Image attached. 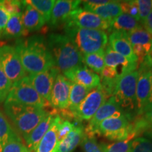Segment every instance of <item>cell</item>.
<instances>
[{"label": "cell", "mask_w": 152, "mask_h": 152, "mask_svg": "<svg viewBox=\"0 0 152 152\" xmlns=\"http://www.w3.org/2000/svg\"><path fill=\"white\" fill-rule=\"evenodd\" d=\"M132 123V133L136 137L142 133L152 130V106L143 114L137 115Z\"/></svg>", "instance_id": "cell-28"}, {"label": "cell", "mask_w": 152, "mask_h": 152, "mask_svg": "<svg viewBox=\"0 0 152 152\" xmlns=\"http://www.w3.org/2000/svg\"><path fill=\"white\" fill-rule=\"evenodd\" d=\"M64 26H76L87 29L109 31L110 23L94 13L78 7L70 14Z\"/></svg>", "instance_id": "cell-10"}, {"label": "cell", "mask_w": 152, "mask_h": 152, "mask_svg": "<svg viewBox=\"0 0 152 152\" xmlns=\"http://www.w3.org/2000/svg\"><path fill=\"white\" fill-rule=\"evenodd\" d=\"M151 86H152V73H151Z\"/></svg>", "instance_id": "cell-44"}, {"label": "cell", "mask_w": 152, "mask_h": 152, "mask_svg": "<svg viewBox=\"0 0 152 152\" xmlns=\"http://www.w3.org/2000/svg\"><path fill=\"white\" fill-rule=\"evenodd\" d=\"M81 147L85 152H104L95 137H89L85 134L81 142Z\"/></svg>", "instance_id": "cell-36"}, {"label": "cell", "mask_w": 152, "mask_h": 152, "mask_svg": "<svg viewBox=\"0 0 152 152\" xmlns=\"http://www.w3.org/2000/svg\"><path fill=\"white\" fill-rule=\"evenodd\" d=\"M129 152H152V142L144 137L134 139Z\"/></svg>", "instance_id": "cell-33"}, {"label": "cell", "mask_w": 152, "mask_h": 152, "mask_svg": "<svg viewBox=\"0 0 152 152\" xmlns=\"http://www.w3.org/2000/svg\"><path fill=\"white\" fill-rule=\"evenodd\" d=\"M23 1L24 8L22 11V21L25 29L28 33L41 29L46 23L45 18L33 7Z\"/></svg>", "instance_id": "cell-21"}, {"label": "cell", "mask_w": 152, "mask_h": 152, "mask_svg": "<svg viewBox=\"0 0 152 152\" xmlns=\"http://www.w3.org/2000/svg\"><path fill=\"white\" fill-rule=\"evenodd\" d=\"M55 1L54 0H28L24 2L36 9L43 16L45 21L49 23Z\"/></svg>", "instance_id": "cell-30"}, {"label": "cell", "mask_w": 152, "mask_h": 152, "mask_svg": "<svg viewBox=\"0 0 152 152\" xmlns=\"http://www.w3.org/2000/svg\"><path fill=\"white\" fill-rule=\"evenodd\" d=\"M1 152H30L28 148L19 137H16L10 140L8 143L5 145Z\"/></svg>", "instance_id": "cell-35"}, {"label": "cell", "mask_w": 152, "mask_h": 152, "mask_svg": "<svg viewBox=\"0 0 152 152\" xmlns=\"http://www.w3.org/2000/svg\"><path fill=\"white\" fill-rule=\"evenodd\" d=\"M139 10L140 22L142 23L152 11L151 0H136Z\"/></svg>", "instance_id": "cell-38"}, {"label": "cell", "mask_w": 152, "mask_h": 152, "mask_svg": "<svg viewBox=\"0 0 152 152\" xmlns=\"http://www.w3.org/2000/svg\"><path fill=\"white\" fill-rule=\"evenodd\" d=\"M14 47L26 73H38L55 66L47 41L42 36L35 35L20 39Z\"/></svg>", "instance_id": "cell-1"}, {"label": "cell", "mask_w": 152, "mask_h": 152, "mask_svg": "<svg viewBox=\"0 0 152 152\" xmlns=\"http://www.w3.org/2000/svg\"><path fill=\"white\" fill-rule=\"evenodd\" d=\"M60 73L56 66L49 68L46 71L35 74H29L28 76L34 89L41 97L50 104L51 93L56 76Z\"/></svg>", "instance_id": "cell-13"}, {"label": "cell", "mask_w": 152, "mask_h": 152, "mask_svg": "<svg viewBox=\"0 0 152 152\" xmlns=\"http://www.w3.org/2000/svg\"><path fill=\"white\" fill-rule=\"evenodd\" d=\"M18 136L8 120L0 111V152L2 151L4 147L10 140Z\"/></svg>", "instance_id": "cell-29"}, {"label": "cell", "mask_w": 152, "mask_h": 152, "mask_svg": "<svg viewBox=\"0 0 152 152\" xmlns=\"http://www.w3.org/2000/svg\"><path fill=\"white\" fill-rule=\"evenodd\" d=\"M82 3L78 0H58L55 1L52 9L49 23L52 26H58L65 24L70 14L77 9Z\"/></svg>", "instance_id": "cell-18"}, {"label": "cell", "mask_w": 152, "mask_h": 152, "mask_svg": "<svg viewBox=\"0 0 152 152\" xmlns=\"http://www.w3.org/2000/svg\"><path fill=\"white\" fill-rule=\"evenodd\" d=\"M92 90L87 88L83 85L77 84V83H72L69 96L68 109L73 114V115H75V111H77L80 104H81V102L84 100V99L86 97L88 93ZM74 117H75V115H74Z\"/></svg>", "instance_id": "cell-27"}, {"label": "cell", "mask_w": 152, "mask_h": 152, "mask_svg": "<svg viewBox=\"0 0 152 152\" xmlns=\"http://www.w3.org/2000/svg\"><path fill=\"white\" fill-rule=\"evenodd\" d=\"M85 130L80 124H75V128L58 144L56 152H73L81 143Z\"/></svg>", "instance_id": "cell-23"}, {"label": "cell", "mask_w": 152, "mask_h": 152, "mask_svg": "<svg viewBox=\"0 0 152 152\" xmlns=\"http://www.w3.org/2000/svg\"><path fill=\"white\" fill-rule=\"evenodd\" d=\"M107 99V96L100 85L92 89L75 111V119L79 121L90 120Z\"/></svg>", "instance_id": "cell-11"}, {"label": "cell", "mask_w": 152, "mask_h": 152, "mask_svg": "<svg viewBox=\"0 0 152 152\" xmlns=\"http://www.w3.org/2000/svg\"><path fill=\"white\" fill-rule=\"evenodd\" d=\"M0 65L12 84L27 76L14 47L0 45Z\"/></svg>", "instance_id": "cell-9"}, {"label": "cell", "mask_w": 152, "mask_h": 152, "mask_svg": "<svg viewBox=\"0 0 152 152\" xmlns=\"http://www.w3.org/2000/svg\"><path fill=\"white\" fill-rule=\"evenodd\" d=\"M72 82L62 73H58L55 80L51 93L50 104L55 109H68Z\"/></svg>", "instance_id": "cell-14"}, {"label": "cell", "mask_w": 152, "mask_h": 152, "mask_svg": "<svg viewBox=\"0 0 152 152\" xmlns=\"http://www.w3.org/2000/svg\"><path fill=\"white\" fill-rule=\"evenodd\" d=\"M11 86H12V83L6 75L0 65V104L5 102Z\"/></svg>", "instance_id": "cell-34"}, {"label": "cell", "mask_w": 152, "mask_h": 152, "mask_svg": "<svg viewBox=\"0 0 152 152\" xmlns=\"http://www.w3.org/2000/svg\"><path fill=\"white\" fill-rule=\"evenodd\" d=\"M2 4L4 9L11 16L16 14L22 13L24 8V4L23 1L4 0V1H2Z\"/></svg>", "instance_id": "cell-39"}, {"label": "cell", "mask_w": 152, "mask_h": 152, "mask_svg": "<svg viewBox=\"0 0 152 152\" xmlns=\"http://www.w3.org/2000/svg\"><path fill=\"white\" fill-rule=\"evenodd\" d=\"M56 114H58V113L56 109L49 112L48 115L37 125V127L32 130L26 137L24 138L26 147L28 148L30 152L35 151L42 139L43 138V137L50 128L51 125L52 124Z\"/></svg>", "instance_id": "cell-19"}, {"label": "cell", "mask_w": 152, "mask_h": 152, "mask_svg": "<svg viewBox=\"0 0 152 152\" xmlns=\"http://www.w3.org/2000/svg\"><path fill=\"white\" fill-rule=\"evenodd\" d=\"M4 109L23 138L26 137L49 113L46 109L7 102H4Z\"/></svg>", "instance_id": "cell-3"}, {"label": "cell", "mask_w": 152, "mask_h": 152, "mask_svg": "<svg viewBox=\"0 0 152 152\" xmlns=\"http://www.w3.org/2000/svg\"><path fill=\"white\" fill-rule=\"evenodd\" d=\"M5 102L42 109H47V106H51L34 89L28 76L12 84Z\"/></svg>", "instance_id": "cell-6"}, {"label": "cell", "mask_w": 152, "mask_h": 152, "mask_svg": "<svg viewBox=\"0 0 152 152\" xmlns=\"http://www.w3.org/2000/svg\"><path fill=\"white\" fill-rule=\"evenodd\" d=\"M83 63L90 67L93 72L102 73L105 67L104 63V52L93 53L86 55H83Z\"/></svg>", "instance_id": "cell-31"}, {"label": "cell", "mask_w": 152, "mask_h": 152, "mask_svg": "<svg viewBox=\"0 0 152 152\" xmlns=\"http://www.w3.org/2000/svg\"><path fill=\"white\" fill-rule=\"evenodd\" d=\"M139 77L138 70L128 72L117 81L113 95L121 109H134L135 108L136 87Z\"/></svg>", "instance_id": "cell-8"}, {"label": "cell", "mask_w": 152, "mask_h": 152, "mask_svg": "<svg viewBox=\"0 0 152 152\" xmlns=\"http://www.w3.org/2000/svg\"><path fill=\"white\" fill-rule=\"evenodd\" d=\"M132 133V123L127 113L104 120L97 128V136H104L111 141H123Z\"/></svg>", "instance_id": "cell-7"}, {"label": "cell", "mask_w": 152, "mask_h": 152, "mask_svg": "<svg viewBox=\"0 0 152 152\" xmlns=\"http://www.w3.org/2000/svg\"><path fill=\"white\" fill-rule=\"evenodd\" d=\"M125 113L119 104L117 103L113 96L106 101L93 117L90 120L85 129V134L89 137H95L97 136V128L101 122L108 118L119 115Z\"/></svg>", "instance_id": "cell-12"}, {"label": "cell", "mask_w": 152, "mask_h": 152, "mask_svg": "<svg viewBox=\"0 0 152 152\" xmlns=\"http://www.w3.org/2000/svg\"><path fill=\"white\" fill-rule=\"evenodd\" d=\"M140 26V25L137 19L130 16V15L122 13L110 22L109 32L120 31L127 33L135 29Z\"/></svg>", "instance_id": "cell-25"}, {"label": "cell", "mask_w": 152, "mask_h": 152, "mask_svg": "<svg viewBox=\"0 0 152 152\" xmlns=\"http://www.w3.org/2000/svg\"><path fill=\"white\" fill-rule=\"evenodd\" d=\"M108 41L111 48L124 56L127 60L132 64H137V58L134 55L132 47L129 42L126 33L120 31H113L110 34Z\"/></svg>", "instance_id": "cell-15"}, {"label": "cell", "mask_w": 152, "mask_h": 152, "mask_svg": "<svg viewBox=\"0 0 152 152\" xmlns=\"http://www.w3.org/2000/svg\"><path fill=\"white\" fill-rule=\"evenodd\" d=\"M150 55H151V63H152V50H151V52H150Z\"/></svg>", "instance_id": "cell-43"}, {"label": "cell", "mask_w": 152, "mask_h": 152, "mask_svg": "<svg viewBox=\"0 0 152 152\" xmlns=\"http://www.w3.org/2000/svg\"><path fill=\"white\" fill-rule=\"evenodd\" d=\"M151 133H152V130H151Z\"/></svg>", "instance_id": "cell-47"}, {"label": "cell", "mask_w": 152, "mask_h": 152, "mask_svg": "<svg viewBox=\"0 0 152 152\" xmlns=\"http://www.w3.org/2000/svg\"><path fill=\"white\" fill-rule=\"evenodd\" d=\"M83 9L98 15L109 23L123 13L120 1H110L109 3L103 5L83 7Z\"/></svg>", "instance_id": "cell-22"}, {"label": "cell", "mask_w": 152, "mask_h": 152, "mask_svg": "<svg viewBox=\"0 0 152 152\" xmlns=\"http://www.w3.org/2000/svg\"><path fill=\"white\" fill-rule=\"evenodd\" d=\"M151 50H152V45H151Z\"/></svg>", "instance_id": "cell-45"}, {"label": "cell", "mask_w": 152, "mask_h": 152, "mask_svg": "<svg viewBox=\"0 0 152 152\" xmlns=\"http://www.w3.org/2000/svg\"><path fill=\"white\" fill-rule=\"evenodd\" d=\"M139 77L136 87L137 115L143 114L152 106V63L150 54L138 66Z\"/></svg>", "instance_id": "cell-5"}, {"label": "cell", "mask_w": 152, "mask_h": 152, "mask_svg": "<svg viewBox=\"0 0 152 152\" xmlns=\"http://www.w3.org/2000/svg\"><path fill=\"white\" fill-rule=\"evenodd\" d=\"M28 32L25 29L22 21V13L11 15L4 30L1 34V37L9 39L26 37Z\"/></svg>", "instance_id": "cell-24"}, {"label": "cell", "mask_w": 152, "mask_h": 152, "mask_svg": "<svg viewBox=\"0 0 152 152\" xmlns=\"http://www.w3.org/2000/svg\"><path fill=\"white\" fill-rule=\"evenodd\" d=\"M121 9L123 14L130 15L140 22L138 7L135 1H120Z\"/></svg>", "instance_id": "cell-37"}, {"label": "cell", "mask_w": 152, "mask_h": 152, "mask_svg": "<svg viewBox=\"0 0 152 152\" xmlns=\"http://www.w3.org/2000/svg\"><path fill=\"white\" fill-rule=\"evenodd\" d=\"M104 63L106 66L115 69L120 77L128 72L138 69L137 64L130 63L124 56L113 51L109 45L104 49Z\"/></svg>", "instance_id": "cell-17"}, {"label": "cell", "mask_w": 152, "mask_h": 152, "mask_svg": "<svg viewBox=\"0 0 152 152\" xmlns=\"http://www.w3.org/2000/svg\"><path fill=\"white\" fill-rule=\"evenodd\" d=\"M0 37H1V35H0Z\"/></svg>", "instance_id": "cell-46"}, {"label": "cell", "mask_w": 152, "mask_h": 152, "mask_svg": "<svg viewBox=\"0 0 152 152\" xmlns=\"http://www.w3.org/2000/svg\"><path fill=\"white\" fill-rule=\"evenodd\" d=\"M66 35L82 55L103 53L107 46L108 35L105 31L76 26H64Z\"/></svg>", "instance_id": "cell-4"}, {"label": "cell", "mask_w": 152, "mask_h": 152, "mask_svg": "<svg viewBox=\"0 0 152 152\" xmlns=\"http://www.w3.org/2000/svg\"><path fill=\"white\" fill-rule=\"evenodd\" d=\"M10 17L11 15L7 12L4 7L2 1H0V35L1 36L7 26Z\"/></svg>", "instance_id": "cell-41"}, {"label": "cell", "mask_w": 152, "mask_h": 152, "mask_svg": "<svg viewBox=\"0 0 152 152\" xmlns=\"http://www.w3.org/2000/svg\"><path fill=\"white\" fill-rule=\"evenodd\" d=\"M135 138H137L135 135L132 133L126 140L123 141L116 142L112 144L101 143L100 145L104 152H129L131 142Z\"/></svg>", "instance_id": "cell-32"}, {"label": "cell", "mask_w": 152, "mask_h": 152, "mask_svg": "<svg viewBox=\"0 0 152 152\" xmlns=\"http://www.w3.org/2000/svg\"><path fill=\"white\" fill-rule=\"evenodd\" d=\"M62 118L56 114L52 124L43 138L39 142L34 152H56L58 141L57 138V130L59 123Z\"/></svg>", "instance_id": "cell-20"}, {"label": "cell", "mask_w": 152, "mask_h": 152, "mask_svg": "<svg viewBox=\"0 0 152 152\" xmlns=\"http://www.w3.org/2000/svg\"><path fill=\"white\" fill-rule=\"evenodd\" d=\"M142 24L143 25L142 26L152 35V11Z\"/></svg>", "instance_id": "cell-42"}, {"label": "cell", "mask_w": 152, "mask_h": 152, "mask_svg": "<svg viewBox=\"0 0 152 152\" xmlns=\"http://www.w3.org/2000/svg\"><path fill=\"white\" fill-rule=\"evenodd\" d=\"M74 128H75V123H71L68 120L65 121L61 120L58 124V130H57V138H58V143L64 140L73 130Z\"/></svg>", "instance_id": "cell-40"}, {"label": "cell", "mask_w": 152, "mask_h": 152, "mask_svg": "<svg viewBox=\"0 0 152 152\" xmlns=\"http://www.w3.org/2000/svg\"><path fill=\"white\" fill-rule=\"evenodd\" d=\"M47 45L55 66L63 75L84 65L83 55L67 35L52 33L47 38Z\"/></svg>", "instance_id": "cell-2"}, {"label": "cell", "mask_w": 152, "mask_h": 152, "mask_svg": "<svg viewBox=\"0 0 152 152\" xmlns=\"http://www.w3.org/2000/svg\"><path fill=\"white\" fill-rule=\"evenodd\" d=\"M64 75L72 83L83 85L91 90L100 85V76L85 65L79 66Z\"/></svg>", "instance_id": "cell-16"}, {"label": "cell", "mask_w": 152, "mask_h": 152, "mask_svg": "<svg viewBox=\"0 0 152 152\" xmlns=\"http://www.w3.org/2000/svg\"><path fill=\"white\" fill-rule=\"evenodd\" d=\"M127 37L131 45H140L151 51L152 45V35L143 26H140L135 29L127 33Z\"/></svg>", "instance_id": "cell-26"}]
</instances>
